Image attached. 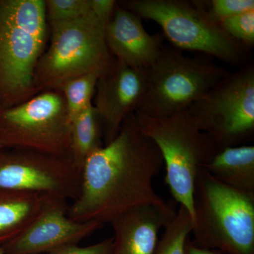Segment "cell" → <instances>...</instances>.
I'll return each mask as SVG.
<instances>
[{
  "label": "cell",
  "instance_id": "obj_1",
  "mask_svg": "<svg viewBox=\"0 0 254 254\" xmlns=\"http://www.w3.org/2000/svg\"><path fill=\"white\" fill-rule=\"evenodd\" d=\"M163 165L158 147L141 131L135 113H131L113 141L87 159L82 169L81 190L68 205V217L104 226L140 205L173 208L153 186V178Z\"/></svg>",
  "mask_w": 254,
  "mask_h": 254
},
{
  "label": "cell",
  "instance_id": "obj_2",
  "mask_svg": "<svg viewBox=\"0 0 254 254\" xmlns=\"http://www.w3.org/2000/svg\"><path fill=\"white\" fill-rule=\"evenodd\" d=\"M49 36L45 0H0V109L39 94L35 68Z\"/></svg>",
  "mask_w": 254,
  "mask_h": 254
},
{
  "label": "cell",
  "instance_id": "obj_3",
  "mask_svg": "<svg viewBox=\"0 0 254 254\" xmlns=\"http://www.w3.org/2000/svg\"><path fill=\"white\" fill-rule=\"evenodd\" d=\"M192 243L227 254H254V193L234 190L200 169L193 193Z\"/></svg>",
  "mask_w": 254,
  "mask_h": 254
},
{
  "label": "cell",
  "instance_id": "obj_4",
  "mask_svg": "<svg viewBox=\"0 0 254 254\" xmlns=\"http://www.w3.org/2000/svg\"><path fill=\"white\" fill-rule=\"evenodd\" d=\"M106 25L91 11L73 21L49 25V46L34 71L38 93L60 91L74 78L105 73L114 60L105 39Z\"/></svg>",
  "mask_w": 254,
  "mask_h": 254
},
{
  "label": "cell",
  "instance_id": "obj_5",
  "mask_svg": "<svg viewBox=\"0 0 254 254\" xmlns=\"http://www.w3.org/2000/svg\"><path fill=\"white\" fill-rule=\"evenodd\" d=\"M134 113L140 129L161 153L166 170L165 184L174 199L189 210L193 220L197 175L218 153L216 143L198 128L188 109L160 118Z\"/></svg>",
  "mask_w": 254,
  "mask_h": 254
},
{
  "label": "cell",
  "instance_id": "obj_6",
  "mask_svg": "<svg viewBox=\"0 0 254 254\" xmlns=\"http://www.w3.org/2000/svg\"><path fill=\"white\" fill-rule=\"evenodd\" d=\"M119 4L141 18L158 23L171 46L216 58L233 66L246 63L249 48L213 21L199 1L125 0Z\"/></svg>",
  "mask_w": 254,
  "mask_h": 254
},
{
  "label": "cell",
  "instance_id": "obj_7",
  "mask_svg": "<svg viewBox=\"0 0 254 254\" xmlns=\"http://www.w3.org/2000/svg\"><path fill=\"white\" fill-rule=\"evenodd\" d=\"M211 58L186 56L163 45L147 69L144 94L135 112L160 118L188 109L230 73Z\"/></svg>",
  "mask_w": 254,
  "mask_h": 254
},
{
  "label": "cell",
  "instance_id": "obj_8",
  "mask_svg": "<svg viewBox=\"0 0 254 254\" xmlns=\"http://www.w3.org/2000/svg\"><path fill=\"white\" fill-rule=\"evenodd\" d=\"M71 129L60 91L42 92L22 104L0 109L1 148L71 158Z\"/></svg>",
  "mask_w": 254,
  "mask_h": 254
},
{
  "label": "cell",
  "instance_id": "obj_9",
  "mask_svg": "<svg viewBox=\"0 0 254 254\" xmlns=\"http://www.w3.org/2000/svg\"><path fill=\"white\" fill-rule=\"evenodd\" d=\"M200 131L213 138L219 151L244 145L254 134V66L230 73L188 108Z\"/></svg>",
  "mask_w": 254,
  "mask_h": 254
},
{
  "label": "cell",
  "instance_id": "obj_10",
  "mask_svg": "<svg viewBox=\"0 0 254 254\" xmlns=\"http://www.w3.org/2000/svg\"><path fill=\"white\" fill-rule=\"evenodd\" d=\"M82 172L72 159L0 147V190H21L75 200Z\"/></svg>",
  "mask_w": 254,
  "mask_h": 254
},
{
  "label": "cell",
  "instance_id": "obj_11",
  "mask_svg": "<svg viewBox=\"0 0 254 254\" xmlns=\"http://www.w3.org/2000/svg\"><path fill=\"white\" fill-rule=\"evenodd\" d=\"M67 200L49 196L45 208L31 225L14 240L2 246L5 254H40L77 245L103 225L80 222L68 215Z\"/></svg>",
  "mask_w": 254,
  "mask_h": 254
},
{
  "label": "cell",
  "instance_id": "obj_12",
  "mask_svg": "<svg viewBox=\"0 0 254 254\" xmlns=\"http://www.w3.org/2000/svg\"><path fill=\"white\" fill-rule=\"evenodd\" d=\"M146 81L147 70L130 67L115 58L98 78L93 105L99 115L104 145L113 141L127 117L136 111Z\"/></svg>",
  "mask_w": 254,
  "mask_h": 254
},
{
  "label": "cell",
  "instance_id": "obj_13",
  "mask_svg": "<svg viewBox=\"0 0 254 254\" xmlns=\"http://www.w3.org/2000/svg\"><path fill=\"white\" fill-rule=\"evenodd\" d=\"M163 36L150 34L136 14L117 4L105 26V39L111 55L130 67L148 69L163 46Z\"/></svg>",
  "mask_w": 254,
  "mask_h": 254
},
{
  "label": "cell",
  "instance_id": "obj_14",
  "mask_svg": "<svg viewBox=\"0 0 254 254\" xmlns=\"http://www.w3.org/2000/svg\"><path fill=\"white\" fill-rule=\"evenodd\" d=\"M176 213L175 207L143 205L120 215L110 222L114 231L110 254H154L159 232Z\"/></svg>",
  "mask_w": 254,
  "mask_h": 254
},
{
  "label": "cell",
  "instance_id": "obj_15",
  "mask_svg": "<svg viewBox=\"0 0 254 254\" xmlns=\"http://www.w3.org/2000/svg\"><path fill=\"white\" fill-rule=\"evenodd\" d=\"M49 196L21 190H0V247L14 240L34 221Z\"/></svg>",
  "mask_w": 254,
  "mask_h": 254
},
{
  "label": "cell",
  "instance_id": "obj_16",
  "mask_svg": "<svg viewBox=\"0 0 254 254\" xmlns=\"http://www.w3.org/2000/svg\"><path fill=\"white\" fill-rule=\"evenodd\" d=\"M220 183L247 193H254V146L227 147L204 167Z\"/></svg>",
  "mask_w": 254,
  "mask_h": 254
},
{
  "label": "cell",
  "instance_id": "obj_17",
  "mask_svg": "<svg viewBox=\"0 0 254 254\" xmlns=\"http://www.w3.org/2000/svg\"><path fill=\"white\" fill-rule=\"evenodd\" d=\"M104 145L99 115L93 103L71 124V158L79 170L83 169L88 157Z\"/></svg>",
  "mask_w": 254,
  "mask_h": 254
},
{
  "label": "cell",
  "instance_id": "obj_18",
  "mask_svg": "<svg viewBox=\"0 0 254 254\" xmlns=\"http://www.w3.org/2000/svg\"><path fill=\"white\" fill-rule=\"evenodd\" d=\"M192 227L191 215L185 207L180 205L175 218L164 227L163 236L153 254H185V244Z\"/></svg>",
  "mask_w": 254,
  "mask_h": 254
},
{
  "label": "cell",
  "instance_id": "obj_19",
  "mask_svg": "<svg viewBox=\"0 0 254 254\" xmlns=\"http://www.w3.org/2000/svg\"><path fill=\"white\" fill-rule=\"evenodd\" d=\"M98 78L99 76L95 74L85 75L68 81L60 88L71 124L87 107L93 103Z\"/></svg>",
  "mask_w": 254,
  "mask_h": 254
},
{
  "label": "cell",
  "instance_id": "obj_20",
  "mask_svg": "<svg viewBox=\"0 0 254 254\" xmlns=\"http://www.w3.org/2000/svg\"><path fill=\"white\" fill-rule=\"evenodd\" d=\"M48 26L68 22L91 12V0H45Z\"/></svg>",
  "mask_w": 254,
  "mask_h": 254
},
{
  "label": "cell",
  "instance_id": "obj_21",
  "mask_svg": "<svg viewBox=\"0 0 254 254\" xmlns=\"http://www.w3.org/2000/svg\"><path fill=\"white\" fill-rule=\"evenodd\" d=\"M227 34L252 49L254 46V10L235 15L220 23Z\"/></svg>",
  "mask_w": 254,
  "mask_h": 254
},
{
  "label": "cell",
  "instance_id": "obj_22",
  "mask_svg": "<svg viewBox=\"0 0 254 254\" xmlns=\"http://www.w3.org/2000/svg\"><path fill=\"white\" fill-rule=\"evenodd\" d=\"M199 2L208 16L219 23L235 15L254 10V0H210Z\"/></svg>",
  "mask_w": 254,
  "mask_h": 254
},
{
  "label": "cell",
  "instance_id": "obj_23",
  "mask_svg": "<svg viewBox=\"0 0 254 254\" xmlns=\"http://www.w3.org/2000/svg\"><path fill=\"white\" fill-rule=\"evenodd\" d=\"M113 237L87 247L69 245L53 251L48 254H110L113 246Z\"/></svg>",
  "mask_w": 254,
  "mask_h": 254
},
{
  "label": "cell",
  "instance_id": "obj_24",
  "mask_svg": "<svg viewBox=\"0 0 254 254\" xmlns=\"http://www.w3.org/2000/svg\"><path fill=\"white\" fill-rule=\"evenodd\" d=\"M118 1L115 0H91V9L103 22L108 24L113 17Z\"/></svg>",
  "mask_w": 254,
  "mask_h": 254
},
{
  "label": "cell",
  "instance_id": "obj_25",
  "mask_svg": "<svg viewBox=\"0 0 254 254\" xmlns=\"http://www.w3.org/2000/svg\"><path fill=\"white\" fill-rule=\"evenodd\" d=\"M185 254H227L218 250L200 248L192 243L190 237L187 240L185 247Z\"/></svg>",
  "mask_w": 254,
  "mask_h": 254
},
{
  "label": "cell",
  "instance_id": "obj_26",
  "mask_svg": "<svg viewBox=\"0 0 254 254\" xmlns=\"http://www.w3.org/2000/svg\"><path fill=\"white\" fill-rule=\"evenodd\" d=\"M0 254H5L4 249L2 247H0Z\"/></svg>",
  "mask_w": 254,
  "mask_h": 254
}]
</instances>
